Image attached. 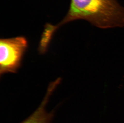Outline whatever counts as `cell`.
<instances>
[{"mask_svg": "<svg viewBox=\"0 0 124 123\" xmlns=\"http://www.w3.org/2000/svg\"><path fill=\"white\" fill-rule=\"evenodd\" d=\"M85 20L106 29L124 27V7L116 0H71L65 17L55 25L56 30L71 21Z\"/></svg>", "mask_w": 124, "mask_h": 123, "instance_id": "obj_1", "label": "cell"}, {"mask_svg": "<svg viewBox=\"0 0 124 123\" xmlns=\"http://www.w3.org/2000/svg\"><path fill=\"white\" fill-rule=\"evenodd\" d=\"M28 47L26 37L18 36L0 40V76L16 73L21 67Z\"/></svg>", "mask_w": 124, "mask_h": 123, "instance_id": "obj_2", "label": "cell"}, {"mask_svg": "<svg viewBox=\"0 0 124 123\" xmlns=\"http://www.w3.org/2000/svg\"><path fill=\"white\" fill-rule=\"evenodd\" d=\"M61 82V78H58L49 84L46 95L39 107L27 118L20 123H52L55 113L54 110L47 111L46 106L51 96Z\"/></svg>", "mask_w": 124, "mask_h": 123, "instance_id": "obj_3", "label": "cell"}, {"mask_svg": "<svg viewBox=\"0 0 124 123\" xmlns=\"http://www.w3.org/2000/svg\"><path fill=\"white\" fill-rule=\"evenodd\" d=\"M56 31L54 25L47 24L45 26L39 43L38 50L39 53L43 55L47 52Z\"/></svg>", "mask_w": 124, "mask_h": 123, "instance_id": "obj_4", "label": "cell"}]
</instances>
